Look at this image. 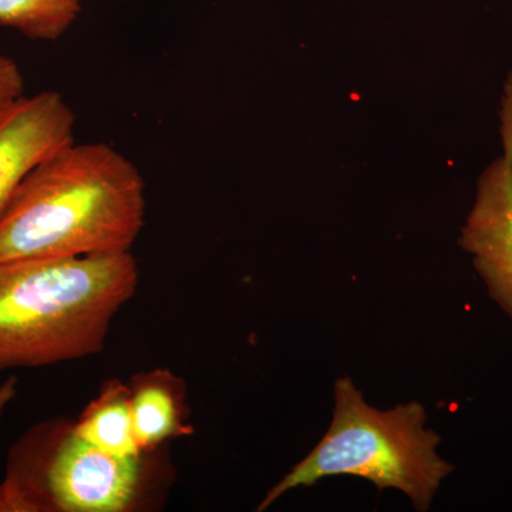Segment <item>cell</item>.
<instances>
[{
  "mask_svg": "<svg viewBox=\"0 0 512 512\" xmlns=\"http://www.w3.org/2000/svg\"><path fill=\"white\" fill-rule=\"evenodd\" d=\"M141 461L86 443L73 433L72 421H46L10 450L0 512L130 510L143 483Z\"/></svg>",
  "mask_w": 512,
  "mask_h": 512,
  "instance_id": "obj_4",
  "label": "cell"
},
{
  "mask_svg": "<svg viewBox=\"0 0 512 512\" xmlns=\"http://www.w3.org/2000/svg\"><path fill=\"white\" fill-rule=\"evenodd\" d=\"M74 126L72 107L53 90L0 109V211L36 165L74 143Z\"/></svg>",
  "mask_w": 512,
  "mask_h": 512,
  "instance_id": "obj_6",
  "label": "cell"
},
{
  "mask_svg": "<svg viewBox=\"0 0 512 512\" xmlns=\"http://www.w3.org/2000/svg\"><path fill=\"white\" fill-rule=\"evenodd\" d=\"M82 13V0H0V26L36 42H56Z\"/></svg>",
  "mask_w": 512,
  "mask_h": 512,
  "instance_id": "obj_9",
  "label": "cell"
},
{
  "mask_svg": "<svg viewBox=\"0 0 512 512\" xmlns=\"http://www.w3.org/2000/svg\"><path fill=\"white\" fill-rule=\"evenodd\" d=\"M423 404H397L390 410L370 406L350 377L335 383V409L329 430L301 463L265 495V511L299 487L326 477L365 478L379 491H402L417 511H429L441 483L454 471L437 453L436 431L427 429Z\"/></svg>",
  "mask_w": 512,
  "mask_h": 512,
  "instance_id": "obj_3",
  "label": "cell"
},
{
  "mask_svg": "<svg viewBox=\"0 0 512 512\" xmlns=\"http://www.w3.org/2000/svg\"><path fill=\"white\" fill-rule=\"evenodd\" d=\"M146 181L107 143L69 144L36 165L0 211V262L130 252Z\"/></svg>",
  "mask_w": 512,
  "mask_h": 512,
  "instance_id": "obj_1",
  "label": "cell"
},
{
  "mask_svg": "<svg viewBox=\"0 0 512 512\" xmlns=\"http://www.w3.org/2000/svg\"><path fill=\"white\" fill-rule=\"evenodd\" d=\"M25 94V79L15 60L0 55V109Z\"/></svg>",
  "mask_w": 512,
  "mask_h": 512,
  "instance_id": "obj_10",
  "label": "cell"
},
{
  "mask_svg": "<svg viewBox=\"0 0 512 512\" xmlns=\"http://www.w3.org/2000/svg\"><path fill=\"white\" fill-rule=\"evenodd\" d=\"M128 386L134 434L144 454L194 433L187 421L184 382L171 370L137 373Z\"/></svg>",
  "mask_w": 512,
  "mask_h": 512,
  "instance_id": "obj_7",
  "label": "cell"
},
{
  "mask_svg": "<svg viewBox=\"0 0 512 512\" xmlns=\"http://www.w3.org/2000/svg\"><path fill=\"white\" fill-rule=\"evenodd\" d=\"M503 154L478 178L458 245L471 255L488 295L512 322V73L501 101Z\"/></svg>",
  "mask_w": 512,
  "mask_h": 512,
  "instance_id": "obj_5",
  "label": "cell"
},
{
  "mask_svg": "<svg viewBox=\"0 0 512 512\" xmlns=\"http://www.w3.org/2000/svg\"><path fill=\"white\" fill-rule=\"evenodd\" d=\"M138 281L131 251L0 262V373L101 352Z\"/></svg>",
  "mask_w": 512,
  "mask_h": 512,
  "instance_id": "obj_2",
  "label": "cell"
},
{
  "mask_svg": "<svg viewBox=\"0 0 512 512\" xmlns=\"http://www.w3.org/2000/svg\"><path fill=\"white\" fill-rule=\"evenodd\" d=\"M72 429L86 443L113 456H146L138 447L134 434L130 386L120 380L104 383L79 419L72 421Z\"/></svg>",
  "mask_w": 512,
  "mask_h": 512,
  "instance_id": "obj_8",
  "label": "cell"
},
{
  "mask_svg": "<svg viewBox=\"0 0 512 512\" xmlns=\"http://www.w3.org/2000/svg\"><path fill=\"white\" fill-rule=\"evenodd\" d=\"M16 394H18V379L15 376H10L8 380L0 384V421L10 404L16 399Z\"/></svg>",
  "mask_w": 512,
  "mask_h": 512,
  "instance_id": "obj_11",
  "label": "cell"
}]
</instances>
